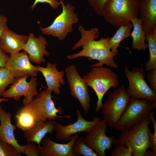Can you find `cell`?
Wrapping results in <instances>:
<instances>
[{
	"instance_id": "cell-1",
	"label": "cell",
	"mask_w": 156,
	"mask_h": 156,
	"mask_svg": "<svg viewBox=\"0 0 156 156\" xmlns=\"http://www.w3.org/2000/svg\"><path fill=\"white\" fill-rule=\"evenodd\" d=\"M78 29L81 35L80 39L72 47L74 50L82 47V49L79 52L67 56L70 60L79 57L88 58L90 60H96L99 62L90 66V67H100L105 64L117 69L118 66L114 60L115 56L112 52L108 44L109 38H102L100 40L95 39L100 36L99 29L96 27L86 30L82 26H79Z\"/></svg>"
},
{
	"instance_id": "cell-2",
	"label": "cell",
	"mask_w": 156,
	"mask_h": 156,
	"mask_svg": "<svg viewBox=\"0 0 156 156\" xmlns=\"http://www.w3.org/2000/svg\"><path fill=\"white\" fill-rule=\"evenodd\" d=\"M151 122L148 115L140 123L122 130L114 145L125 144L133 156H145L148 149L151 148L148 126Z\"/></svg>"
},
{
	"instance_id": "cell-3",
	"label": "cell",
	"mask_w": 156,
	"mask_h": 156,
	"mask_svg": "<svg viewBox=\"0 0 156 156\" xmlns=\"http://www.w3.org/2000/svg\"><path fill=\"white\" fill-rule=\"evenodd\" d=\"M52 91L47 88L40 90L38 95L29 104L24 106L20 111L27 113L33 119L35 125L37 123L48 120H55L56 118H70L69 116H61L64 112L61 107H56L52 99Z\"/></svg>"
},
{
	"instance_id": "cell-4",
	"label": "cell",
	"mask_w": 156,
	"mask_h": 156,
	"mask_svg": "<svg viewBox=\"0 0 156 156\" xmlns=\"http://www.w3.org/2000/svg\"><path fill=\"white\" fill-rule=\"evenodd\" d=\"M139 0H108L103 8L102 16L108 23L116 27L131 23L138 17Z\"/></svg>"
},
{
	"instance_id": "cell-5",
	"label": "cell",
	"mask_w": 156,
	"mask_h": 156,
	"mask_svg": "<svg viewBox=\"0 0 156 156\" xmlns=\"http://www.w3.org/2000/svg\"><path fill=\"white\" fill-rule=\"evenodd\" d=\"M83 77L87 85L91 87L97 97L96 111L98 112L103 104L102 99L111 88H117L119 84L116 73L108 67H94Z\"/></svg>"
},
{
	"instance_id": "cell-6",
	"label": "cell",
	"mask_w": 156,
	"mask_h": 156,
	"mask_svg": "<svg viewBox=\"0 0 156 156\" xmlns=\"http://www.w3.org/2000/svg\"><path fill=\"white\" fill-rule=\"evenodd\" d=\"M156 107V101L131 97L123 113L113 128L122 131L141 122Z\"/></svg>"
},
{
	"instance_id": "cell-7",
	"label": "cell",
	"mask_w": 156,
	"mask_h": 156,
	"mask_svg": "<svg viewBox=\"0 0 156 156\" xmlns=\"http://www.w3.org/2000/svg\"><path fill=\"white\" fill-rule=\"evenodd\" d=\"M60 2L62 8L61 13L50 25L45 27L40 26V28L43 34L51 35L63 41L68 34L73 31V25L79 22V18L75 12L74 6L69 3L65 4L63 1Z\"/></svg>"
},
{
	"instance_id": "cell-8",
	"label": "cell",
	"mask_w": 156,
	"mask_h": 156,
	"mask_svg": "<svg viewBox=\"0 0 156 156\" xmlns=\"http://www.w3.org/2000/svg\"><path fill=\"white\" fill-rule=\"evenodd\" d=\"M107 94L108 98L103 103L100 110L108 126L113 128L125 109L131 97L123 85Z\"/></svg>"
},
{
	"instance_id": "cell-9",
	"label": "cell",
	"mask_w": 156,
	"mask_h": 156,
	"mask_svg": "<svg viewBox=\"0 0 156 156\" xmlns=\"http://www.w3.org/2000/svg\"><path fill=\"white\" fill-rule=\"evenodd\" d=\"M124 70L129 82L127 92L131 97L145 99L151 102L156 101V93L144 80L146 73L142 67H138L130 70L126 66Z\"/></svg>"
},
{
	"instance_id": "cell-10",
	"label": "cell",
	"mask_w": 156,
	"mask_h": 156,
	"mask_svg": "<svg viewBox=\"0 0 156 156\" xmlns=\"http://www.w3.org/2000/svg\"><path fill=\"white\" fill-rule=\"evenodd\" d=\"M65 71L70 95L78 101L85 113L88 114L90 108L91 99L88 86L77 71L75 64L68 66Z\"/></svg>"
},
{
	"instance_id": "cell-11",
	"label": "cell",
	"mask_w": 156,
	"mask_h": 156,
	"mask_svg": "<svg viewBox=\"0 0 156 156\" xmlns=\"http://www.w3.org/2000/svg\"><path fill=\"white\" fill-rule=\"evenodd\" d=\"M28 76L16 78L10 88L3 93L2 96L5 98H13L16 101L24 96V106L30 103L37 96L39 93L37 88V78L31 77L29 81H27Z\"/></svg>"
},
{
	"instance_id": "cell-12",
	"label": "cell",
	"mask_w": 156,
	"mask_h": 156,
	"mask_svg": "<svg viewBox=\"0 0 156 156\" xmlns=\"http://www.w3.org/2000/svg\"><path fill=\"white\" fill-rule=\"evenodd\" d=\"M108 125L104 119L101 120L88 133L85 138L86 144L95 151L98 156H105V151L110 150L115 139L114 136H107L105 133Z\"/></svg>"
},
{
	"instance_id": "cell-13",
	"label": "cell",
	"mask_w": 156,
	"mask_h": 156,
	"mask_svg": "<svg viewBox=\"0 0 156 156\" xmlns=\"http://www.w3.org/2000/svg\"><path fill=\"white\" fill-rule=\"evenodd\" d=\"M77 121L73 123L64 126L57 122L55 130V137L57 140H70L71 136L79 132L89 133L96 125L101 120L98 117L93 118L90 121L85 120L82 116L81 112L77 109Z\"/></svg>"
},
{
	"instance_id": "cell-14",
	"label": "cell",
	"mask_w": 156,
	"mask_h": 156,
	"mask_svg": "<svg viewBox=\"0 0 156 156\" xmlns=\"http://www.w3.org/2000/svg\"><path fill=\"white\" fill-rule=\"evenodd\" d=\"M5 67L15 78L36 76L39 72L37 66L31 63L27 54L25 51L10 55Z\"/></svg>"
},
{
	"instance_id": "cell-15",
	"label": "cell",
	"mask_w": 156,
	"mask_h": 156,
	"mask_svg": "<svg viewBox=\"0 0 156 156\" xmlns=\"http://www.w3.org/2000/svg\"><path fill=\"white\" fill-rule=\"evenodd\" d=\"M48 45L46 38L41 35L36 37L31 33L23 50L27 54L30 62L39 64L44 62L45 56L50 55L46 49Z\"/></svg>"
},
{
	"instance_id": "cell-16",
	"label": "cell",
	"mask_w": 156,
	"mask_h": 156,
	"mask_svg": "<svg viewBox=\"0 0 156 156\" xmlns=\"http://www.w3.org/2000/svg\"><path fill=\"white\" fill-rule=\"evenodd\" d=\"M79 137L77 134L72 135L69 142L60 144L52 141L49 137L44 138L40 146V156H78L73 152L72 147L76 139Z\"/></svg>"
},
{
	"instance_id": "cell-17",
	"label": "cell",
	"mask_w": 156,
	"mask_h": 156,
	"mask_svg": "<svg viewBox=\"0 0 156 156\" xmlns=\"http://www.w3.org/2000/svg\"><path fill=\"white\" fill-rule=\"evenodd\" d=\"M11 114L0 105V140L14 146L21 153H23L25 145L19 144L14 135L16 125L11 122Z\"/></svg>"
},
{
	"instance_id": "cell-18",
	"label": "cell",
	"mask_w": 156,
	"mask_h": 156,
	"mask_svg": "<svg viewBox=\"0 0 156 156\" xmlns=\"http://www.w3.org/2000/svg\"><path fill=\"white\" fill-rule=\"evenodd\" d=\"M38 70L44 77L48 89L55 94H60L61 85L65 83L63 79L64 72L63 70L59 71L57 69L55 63L47 62L45 67L37 66Z\"/></svg>"
},
{
	"instance_id": "cell-19",
	"label": "cell",
	"mask_w": 156,
	"mask_h": 156,
	"mask_svg": "<svg viewBox=\"0 0 156 156\" xmlns=\"http://www.w3.org/2000/svg\"><path fill=\"white\" fill-rule=\"evenodd\" d=\"M27 39L28 36L17 34L8 28L0 37V46L5 53L14 54L23 49Z\"/></svg>"
},
{
	"instance_id": "cell-20",
	"label": "cell",
	"mask_w": 156,
	"mask_h": 156,
	"mask_svg": "<svg viewBox=\"0 0 156 156\" xmlns=\"http://www.w3.org/2000/svg\"><path fill=\"white\" fill-rule=\"evenodd\" d=\"M57 123L54 120L38 122L32 128L23 131L24 137L27 143L34 142L40 146L41 142L46 134H52L55 131Z\"/></svg>"
},
{
	"instance_id": "cell-21",
	"label": "cell",
	"mask_w": 156,
	"mask_h": 156,
	"mask_svg": "<svg viewBox=\"0 0 156 156\" xmlns=\"http://www.w3.org/2000/svg\"><path fill=\"white\" fill-rule=\"evenodd\" d=\"M140 18L146 35L156 29V0H139Z\"/></svg>"
},
{
	"instance_id": "cell-22",
	"label": "cell",
	"mask_w": 156,
	"mask_h": 156,
	"mask_svg": "<svg viewBox=\"0 0 156 156\" xmlns=\"http://www.w3.org/2000/svg\"><path fill=\"white\" fill-rule=\"evenodd\" d=\"M133 29L130 36L132 39V48L138 51L146 50L148 47L146 43V35L143 27V21L140 18H133L131 20Z\"/></svg>"
},
{
	"instance_id": "cell-23",
	"label": "cell",
	"mask_w": 156,
	"mask_h": 156,
	"mask_svg": "<svg viewBox=\"0 0 156 156\" xmlns=\"http://www.w3.org/2000/svg\"><path fill=\"white\" fill-rule=\"evenodd\" d=\"M114 36L109 39L108 44L112 53L115 56L118 55V47L121 42L130 36L133 25L131 22L119 27Z\"/></svg>"
},
{
	"instance_id": "cell-24",
	"label": "cell",
	"mask_w": 156,
	"mask_h": 156,
	"mask_svg": "<svg viewBox=\"0 0 156 156\" xmlns=\"http://www.w3.org/2000/svg\"><path fill=\"white\" fill-rule=\"evenodd\" d=\"M150 56L145 64V70L148 71L156 69V29L146 35Z\"/></svg>"
},
{
	"instance_id": "cell-25",
	"label": "cell",
	"mask_w": 156,
	"mask_h": 156,
	"mask_svg": "<svg viewBox=\"0 0 156 156\" xmlns=\"http://www.w3.org/2000/svg\"><path fill=\"white\" fill-rule=\"evenodd\" d=\"M73 152L84 156H97L94 150L85 143L82 136L78 137L75 140L72 147Z\"/></svg>"
},
{
	"instance_id": "cell-26",
	"label": "cell",
	"mask_w": 156,
	"mask_h": 156,
	"mask_svg": "<svg viewBox=\"0 0 156 156\" xmlns=\"http://www.w3.org/2000/svg\"><path fill=\"white\" fill-rule=\"evenodd\" d=\"M16 117L17 127L23 131L30 129L35 125L33 118L27 113L20 111Z\"/></svg>"
},
{
	"instance_id": "cell-27",
	"label": "cell",
	"mask_w": 156,
	"mask_h": 156,
	"mask_svg": "<svg viewBox=\"0 0 156 156\" xmlns=\"http://www.w3.org/2000/svg\"><path fill=\"white\" fill-rule=\"evenodd\" d=\"M15 79L8 69L0 67V97L5 91L6 88L12 84Z\"/></svg>"
},
{
	"instance_id": "cell-28",
	"label": "cell",
	"mask_w": 156,
	"mask_h": 156,
	"mask_svg": "<svg viewBox=\"0 0 156 156\" xmlns=\"http://www.w3.org/2000/svg\"><path fill=\"white\" fill-rule=\"evenodd\" d=\"M21 156V153L14 146L0 140V156Z\"/></svg>"
},
{
	"instance_id": "cell-29",
	"label": "cell",
	"mask_w": 156,
	"mask_h": 156,
	"mask_svg": "<svg viewBox=\"0 0 156 156\" xmlns=\"http://www.w3.org/2000/svg\"><path fill=\"white\" fill-rule=\"evenodd\" d=\"M149 117L153 125L154 132L152 134L150 129L149 131V137L151 146V149L153 153L156 155V122L155 120L153 111L148 114Z\"/></svg>"
},
{
	"instance_id": "cell-30",
	"label": "cell",
	"mask_w": 156,
	"mask_h": 156,
	"mask_svg": "<svg viewBox=\"0 0 156 156\" xmlns=\"http://www.w3.org/2000/svg\"><path fill=\"white\" fill-rule=\"evenodd\" d=\"M115 147L109 156H133L130 150L125 144H120L115 146Z\"/></svg>"
},
{
	"instance_id": "cell-31",
	"label": "cell",
	"mask_w": 156,
	"mask_h": 156,
	"mask_svg": "<svg viewBox=\"0 0 156 156\" xmlns=\"http://www.w3.org/2000/svg\"><path fill=\"white\" fill-rule=\"evenodd\" d=\"M93 11L97 15L102 16L104 7L108 0H87Z\"/></svg>"
},
{
	"instance_id": "cell-32",
	"label": "cell",
	"mask_w": 156,
	"mask_h": 156,
	"mask_svg": "<svg viewBox=\"0 0 156 156\" xmlns=\"http://www.w3.org/2000/svg\"><path fill=\"white\" fill-rule=\"evenodd\" d=\"M40 146H38L36 143L31 142L25 145L23 153L27 156H40Z\"/></svg>"
},
{
	"instance_id": "cell-33",
	"label": "cell",
	"mask_w": 156,
	"mask_h": 156,
	"mask_svg": "<svg viewBox=\"0 0 156 156\" xmlns=\"http://www.w3.org/2000/svg\"><path fill=\"white\" fill-rule=\"evenodd\" d=\"M147 79L150 87L156 93V69L151 70L148 71Z\"/></svg>"
},
{
	"instance_id": "cell-34",
	"label": "cell",
	"mask_w": 156,
	"mask_h": 156,
	"mask_svg": "<svg viewBox=\"0 0 156 156\" xmlns=\"http://www.w3.org/2000/svg\"><path fill=\"white\" fill-rule=\"evenodd\" d=\"M47 3L49 4L53 8L56 9L60 5V1L58 0H35L31 8L33 10L38 3Z\"/></svg>"
},
{
	"instance_id": "cell-35",
	"label": "cell",
	"mask_w": 156,
	"mask_h": 156,
	"mask_svg": "<svg viewBox=\"0 0 156 156\" xmlns=\"http://www.w3.org/2000/svg\"><path fill=\"white\" fill-rule=\"evenodd\" d=\"M7 21L6 16L0 13V37L4 31L8 28L7 25Z\"/></svg>"
},
{
	"instance_id": "cell-36",
	"label": "cell",
	"mask_w": 156,
	"mask_h": 156,
	"mask_svg": "<svg viewBox=\"0 0 156 156\" xmlns=\"http://www.w3.org/2000/svg\"><path fill=\"white\" fill-rule=\"evenodd\" d=\"M9 56L0 46V67H5Z\"/></svg>"
},
{
	"instance_id": "cell-37",
	"label": "cell",
	"mask_w": 156,
	"mask_h": 156,
	"mask_svg": "<svg viewBox=\"0 0 156 156\" xmlns=\"http://www.w3.org/2000/svg\"><path fill=\"white\" fill-rule=\"evenodd\" d=\"M9 101V100L8 99H4V98H1V97H0V103L3 102H5V101Z\"/></svg>"
},
{
	"instance_id": "cell-38",
	"label": "cell",
	"mask_w": 156,
	"mask_h": 156,
	"mask_svg": "<svg viewBox=\"0 0 156 156\" xmlns=\"http://www.w3.org/2000/svg\"><path fill=\"white\" fill-rule=\"evenodd\" d=\"M60 2V1H63V0H58Z\"/></svg>"
}]
</instances>
